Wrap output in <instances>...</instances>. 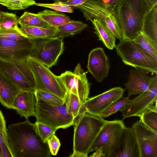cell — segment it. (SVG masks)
<instances>
[{"label": "cell", "mask_w": 157, "mask_h": 157, "mask_svg": "<svg viewBox=\"0 0 157 157\" xmlns=\"http://www.w3.org/2000/svg\"><path fill=\"white\" fill-rule=\"evenodd\" d=\"M18 19L16 14L1 11L0 12V31L14 29L18 28Z\"/></svg>", "instance_id": "obj_29"}, {"label": "cell", "mask_w": 157, "mask_h": 157, "mask_svg": "<svg viewBox=\"0 0 157 157\" xmlns=\"http://www.w3.org/2000/svg\"><path fill=\"white\" fill-rule=\"evenodd\" d=\"M47 142L51 155H56L58 153L61 144L59 140L54 134L47 140Z\"/></svg>", "instance_id": "obj_38"}, {"label": "cell", "mask_w": 157, "mask_h": 157, "mask_svg": "<svg viewBox=\"0 0 157 157\" xmlns=\"http://www.w3.org/2000/svg\"><path fill=\"white\" fill-rule=\"evenodd\" d=\"M92 155H90V157H105V156L103 153L101 147L99 148L97 150L95 151Z\"/></svg>", "instance_id": "obj_42"}, {"label": "cell", "mask_w": 157, "mask_h": 157, "mask_svg": "<svg viewBox=\"0 0 157 157\" xmlns=\"http://www.w3.org/2000/svg\"><path fill=\"white\" fill-rule=\"evenodd\" d=\"M87 27L86 24L79 21H71L57 28L58 36L62 38L79 33Z\"/></svg>", "instance_id": "obj_26"}, {"label": "cell", "mask_w": 157, "mask_h": 157, "mask_svg": "<svg viewBox=\"0 0 157 157\" xmlns=\"http://www.w3.org/2000/svg\"><path fill=\"white\" fill-rule=\"evenodd\" d=\"M153 6L146 0H122L115 11L123 40H133L141 32L145 17Z\"/></svg>", "instance_id": "obj_2"}, {"label": "cell", "mask_w": 157, "mask_h": 157, "mask_svg": "<svg viewBox=\"0 0 157 157\" xmlns=\"http://www.w3.org/2000/svg\"><path fill=\"white\" fill-rule=\"evenodd\" d=\"M0 70L16 84L22 91L34 93L35 87L13 63L0 59Z\"/></svg>", "instance_id": "obj_17"}, {"label": "cell", "mask_w": 157, "mask_h": 157, "mask_svg": "<svg viewBox=\"0 0 157 157\" xmlns=\"http://www.w3.org/2000/svg\"><path fill=\"white\" fill-rule=\"evenodd\" d=\"M74 7L79 10L87 21L93 19L100 21L116 38L120 41L123 40L115 10L106 7L99 0H90Z\"/></svg>", "instance_id": "obj_8"}, {"label": "cell", "mask_w": 157, "mask_h": 157, "mask_svg": "<svg viewBox=\"0 0 157 157\" xmlns=\"http://www.w3.org/2000/svg\"><path fill=\"white\" fill-rule=\"evenodd\" d=\"M36 122L57 130L66 128L74 124V120L67 111L64 100L61 105H55L36 99Z\"/></svg>", "instance_id": "obj_5"}, {"label": "cell", "mask_w": 157, "mask_h": 157, "mask_svg": "<svg viewBox=\"0 0 157 157\" xmlns=\"http://www.w3.org/2000/svg\"><path fill=\"white\" fill-rule=\"evenodd\" d=\"M90 0H71L64 2H61V3L69 6L75 7L80 6L85 2Z\"/></svg>", "instance_id": "obj_40"}, {"label": "cell", "mask_w": 157, "mask_h": 157, "mask_svg": "<svg viewBox=\"0 0 157 157\" xmlns=\"http://www.w3.org/2000/svg\"><path fill=\"white\" fill-rule=\"evenodd\" d=\"M64 100L68 111L74 119L79 114L86 112L78 98L75 94L66 92Z\"/></svg>", "instance_id": "obj_28"}, {"label": "cell", "mask_w": 157, "mask_h": 157, "mask_svg": "<svg viewBox=\"0 0 157 157\" xmlns=\"http://www.w3.org/2000/svg\"><path fill=\"white\" fill-rule=\"evenodd\" d=\"M126 127L123 120L106 121L91 146L89 153L101 147L105 157H113L119 148Z\"/></svg>", "instance_id": "obj_7"}, {"label": "cell", "mask_w": 157, "mask_h": 157, "mask_svg": "<svg viewBox=\"0 0 157 157\" xmlns=\"http://www.w3.org/2000/svg\"><path fill=\"white\" fill-rule=\"evenodd\" d=\"M110 66L109 59L102 48H96L90 52L87 68L98 82H102L108 76Z\"/></svg>", "instance_id": "obj_15"}, {"label": "cell", "mask_w": 157, "mask_h": 157, "mask_svg": "<svg viewBox=\"0 0 157 157\" xmlns=\"http://www.w3.org/2000/svg\"><path fill=\"white\" fill-rule=\"evenodd\" d=\"M66 90V92L76 95L83 104L88 98L90 84L88 82L86 73L78 63L74 72L66 71L58 76Z\"/></svg>", "instance_id": "obj_10"}, {"label": "cell", "mask_w": 157, "mask_h": 157, "mask_svg": "<svg viewBox=\"0 0 157 157\" xmlns=\"http://www.w3.org/2000/svg\"><path fill=\"white\" fill-rule=\"evenodd\" d=\"M0 132H7L6 121L2 111L0 110Z\"/></svg>", "instance_id": "obj_41"}, {"label": "cell", "mask_w": 157, "mask_h": 157, "mask_svg": "<svg viewBox=\"0 0 157 157\" xmlns=\"http://www.w3.org/2000/svg\"><path fill=\"white\" fill-rule=\"evenodd\" d=\"M129 97L123 98V99L118 100L112 104L105 109L100 116L103 118H106L118 111H120L129 101Z\"/></svg>", "instance_id": "obj_33"}, {"label": "cell", "mask_w": 157, "mask_h": 157, "mask_svg": "<svg viewBox=\"0 0 157 157\" xmlns=\"http://www.w3.org/2000/svg\"><path fill=\"white\" fill-rule=\"evenodd\" d=\"M0 157H13L7 132H0Z\"/></svg>", "instance_id": "obj_35"}, {"label": "cell", "mask_w": 157, "mask_h": 157, "mask_svg": "<svg viewBox=\"0 0 157 157\" xmlns=\"http://www.w3.org/2000/svg\"><path fill=\"white\" fill-rule=\"evenodd\" d=\"M8 140L13 157H50L47 142L40 136L36 124L28 119L8 126Z\"/></svg>", "instance_id": "obj_1"}, {"label": "cell", "mask_w": 157, "mask_h": 157, "mask_svg": "<svg viewBox=\"0 0 157 157\" xmlns=\"http://www.w3.org/2000/svg\"><path fill=\"white\" fill-rule=\"evenodd\" d=\"M36 104L34 93L21 91L15 98L12 106L21 117L27 119L31 116L36 117Z\"/></svg>", "instance_id": "obj_16"}, {"label": "cell", "mask_w": 157, "mask_h": 157, "mask_svg": "<svg viewBox=\"0 0 157 157\" xmlns=\"http://www.w3.org/2000/svg\"><path fill=\"white\" fill-rule=\"evenodd\" d=\"M141 33L157 47V4L146 15Z\"/></svg>", "instance_id": "obj_21"}, {"label": "cell", "mask_w": 157, "mask_h": 157, "mask_svg": "<svg viewBox=\"0 0 157 157\" xmlns=\"http://www.w3.org/2000/svg\"><path fill=\"white\" fill-rule=\"evenodd\" d=\"M115 48L125 64L146 73L157 74V59L133 40H122Z\"/></svg>", "instance_id": "obj_4"}, {"label": "cell", "mask_w": 157, "mask_h": 157, "mask_svg": "<svg viewBox=\"0 0 157 157\" xmlns=\"http://www.w3.org/2000/svg\"><path fill=\"white\" fill-rule=\"evenodd\" d=\"M54 2H64L71 0H52Z\"/></svg>", "instance_id": "obj_44"}, {"label": "cell", "mask_w": 157, "mask_h": 157, "mask_svg": "<svg viewBox=\"0 0 157 157\" xmlns=\"http://www.w3.org/2000/svg\"><path fill=\"white\" fill-rule=\"evenodd\" d=\"M35 42L16 41L0 37V59L11 63L27 60Z\"/></svg>", "instance_id": "obj_13"}, {"label": "cell", "mask_w": 157, "mask_h": 157, "mask_svg": "<svg viewBox=\"0 0 157 157\" xmlns=\"http://www.w3.org/2000/svg\"><path fill=\"white\" fill-rule=\"evenodd\" d=\"M63 38L58 36L50 39H35L30 56L49 68L55 65L63 51Z\"/></svg>", "instance_id": "obj_9"}, {"label": "cell", "mask_w": 157, "mask_h": 157, "mask_svg": "<svg viewBox=\"0 0 157 157\" xmlns=\"http://www.w3.org/2000/svg\"><path fill=\"white\" fill-rule=\"evenodd\" d=\"M34 94L36 99L40 100L51 104L61 105L64 102V100L57 96L41 90H36Z\"/></svg>", "instance_id": "obj_34"}, {"label": "cell", "mask_w": 157, "mask_h": 157, "mask_svg": "<svg viewBox=\"0 0 157 157\" xmlns=\"http://www.w3.org/2000/svg\"><path fill=\"white\" fill-rule=\"evenodd\" d=\"M18 28L7 31H0V37L12 40L26 43H32L35 41V39L30 38L25 36L19 31Z\"/></svg>", "instance_id": "obj_30"}, {"label": "cell", "mask_w": 157, "mask_h": 157, "mask_svg": "<svg viewBox=\"0 0 157 157\" xmlns=\"http://www.w3.org/2000/svg\"><path fill=\"white\" fill-rule=\"evenodd\" d=\"M37 14L49 24L56 28L72 20L65 14L56 11L45 10Z\"/></svg>", "instance_id": "obj_25"}, {"label": "cell", "mask_w": 157, "mask_h": 157, "mask_svg": "<svg viewBox=\"0 0 157 157\" xmlns=\"http://www.w3.org/2000/svg\"><path fill=\"white\" fill-rule=\"evenodd\" d=\"M139 149V157H157V133L140 120L131 128Z\"/></svg>", "instance_id": "obj_12"}, {"label": "cell", "mask_w": 157, "mask_h": 157, "mask_svg": "<svg viewBox=\"0 0 157 157\" xmlns=\"http://www.w3.org/2000/svg\"><path fill=\"white\" fill-rule=\"evenodd\" d=\"M100 116L86 112L74 120L73 152L70 157H87L89 149L106 122Z\"/></svg>", "instance_id": "obj_3"}, {"label": "cell", "mask_w": 157, "mask_h": 157, "mask_svg": "<svg viewBox=\"0 0 157 157\" xmlns=\"http://www.w3.org/2000/svg\"><path fill=\"white\" fill-rule=\"evenodd\" d=\"M151 5L153 6L157 4V0H146Z\"/></svg>", "instance_id": "obj_43"}, {"label": "cell", "mask_w": 157, "mask_h": 157, "mask_svg": "<svg viewBox=\"0 0 157 157\" xmlns=\"http://www.w3.org/2000/svg\"><path fill=\"white\" fill-rule=\"evenodd\" d=\"M141 71L131 69L129 71L128 82L124 84L128 91V96L140 94L148 90L152 77Z\"/></svg>", "instance_id": "obj_18"}, {"label": "cell", "mask_w": 157, "mask_h": 157, "mask_svg": "<svg viewBox=\"0 0 157 157\" xmlns=\"http://www.w3.org/2000/svg\"><path fill=\"white\" fill-rule=\"evenodd\" d=\"M132 40L140 45L154 58L157 59V47L155 46L142 33Z\"/></svg>", "instance_id": "obj_31"}, {"label": "cell", "mask_w": 157, "mask_h": 157, "mask_svg": "<svg viewBox=\"0 0 157 157\" xmlns=\"http://www.w3.org/2000/svg\"><path fill=\"white\" fill-rule=\"evenodd\" d=\"M125 90L120 87H115L103 93L88 98L82 105L86 112L100 116L108 106L119 100L123 97Z\"/></svg>", "instance_id": "obj_14"}, {"label": "cell", "mask_w": 157, "mask_h": 157, "mask_svg": "<svg viewBox=\"0 0 157 157\" xmlns=\"http://www.w3.org/2000/svg\"><path fill=\"white\" fill-rule=\"evenodd\" d=\"M35 3L34 0H0L1 4L13 10L24 9Z\"/></svg>", "instance_id": "obj_32"}, {"label": "cell", "mask_w": 157, "mask_h": 157, "mask_svg": "<svg viewBox=\"0 0 157 157\" xmlns=\"http://www.w3.org/2000/svg\"><path fill=\"white\" fill-rule=\"evenodd\" d=\"M36 127L38 134L44 142L53 135L55 134L56 129L44 124L36 122Z\"/></svg>", "instance_id": "obj_36"}, {"label": "cell", "mask_w": 157, "mask_h": 157, "mask_svg": "<svg viewBox=\"0 0 157 157\" xmlns=\"http://www.w3.org/2000/svg\"><path fill=\"white\" fill-rule=\"evenodd\" d=\"M35 5L47 7L54 10L56 11L72 13L73 12V8L71 6L64 5L60 2H55L52 4L38 3H35Z\"/></svg>", "instance_id": "obj_37"}, {"label": "cell", "mask_w": 157, "mask_h": 157, "mask_svg": "<svg viewBox=\"0 0 157 157\" xmlns=\"http://www.w3.org/2000/svg\"><path fill=\"white\" fill-rule=\"evenodd\" d=\"M22 34L33 39H50L58 36L57 29H50L38 27L21 26L18 28Z\"/></svg>", "instance_id": "obj_23"}, {"label": "cell", "mask_w": 157, "mask_h": 157, "mask_svg": "<svg viewBox=\"0 0 157 157\" xmlns=\"http://www.w3.org/2000/svg\"><path fill=\"white\" fill-rule=\"evenodd\" d=\"M113 157H139L137 144L131 128L124 129L119 148Z\"/></svg>", "instance_id": "obj_19"}, {"label": "cell", "mask_w": 157, "mask_h": 157, "mask_svg": "<svg viewBox=\"0 0 157 157\" xmlns=\"http://www.w3.org/2000/svg\"><path fill=\"white\" fill-rule=\"evenodd\" d=\"M95 30V33L99 40L110 50H113L116 47V38L106 27L100 21L93 19L90 21Z\"/></svg>", "instance_id": "obj_22"}, {"label": "cell", "mask_w": 157, "mask_h": 157, "mask_svg": "<svg viewBox=\"0 0 157 157\" xmlns=\"http://www.w3.org/2000/svg\"><path fill=\"white\" fill-rule=\"evenodd\" d=\"M106 7L115 10L117 6L122 0H99Z\"/></svg>", "instance_id": "obj_39"}, {"label": "cell", "mask_w": 157, "mask_h": 157, "mask_svg": "<svg viewBox=\"0 0 157 157\" xmlns=\"http://www.w3.org/2000/svg\"><path fill=\"white\" fill-rule=\"evenodd\" d=\"M18 23L21 26L34 27L57 29L42 19L37 14L25 12L18 18Z\"/></svg>", "instance_id": "obj_24"}, {"label": "cell", "mask_w": 157, "mask_h": 157, "mask_svg": "<svg viewBox=\"0 0 157 157\" xmlns=\"http://www.w3.org/2000/svg\"><path fill=\"white\" fill-rule=\"evenodd\" d=\"M157 101V75L152 77L149 89L135 98L130 100L120 111L124 119L139 117L148 106Z\"/></svg>", "instance_id": "obj_11"}, {"label": "cell", "mask_w": 157, "mask_h": 157, "mask_svg": "<svg viewBox=\"0 0 157 157\" xmlns=\"http://www.w3.org/2000/svg\"><path fill=\"white\" fill-rule=\"evenodd\" d=\"M22 90L0 70V102L8 109H13L12 105L17 95Z\"/></svg>", "instance_id": "obj_20"}, {"label": "cell", "mask_w": 157, "mask_h": 157, "mask_svg": "<svg viewBox=\"0 0 157 157\" xmlns=\"http://www.w3.org/2000/svg\"><path fill=\"white\" fill-rule=\"evenodd\" d=\"M27 64L33 75L36 90L51 93L64 100L66 90L58 76L41 63L30 56Z\"/></svg>", "instance_id": "obj_6"}, {"label": "cell", "mask_w": 157, "mask_h": 157, "mask_svg": "<svg viewBox=\"0 0 157 157\" xmlns=\"http://www.w3.org/2000/svg\"><path fill=\"white\" fill-rule=\"evenodd\" d=\"M139 117L147 127L157 133V105H152L147 108Z\"/></svg>", "instance_id": "obj_27"}]
</instances>
